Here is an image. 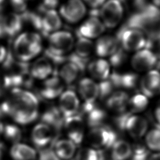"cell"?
Listing matches in <instances>:
<instances>
[{"mask_svg":"<svg viewBox=\"0 0 160 160\" xmlns=\"http://www.w3.org/2000/svg\"><path fill=\"white\" fill-rule=\"evenodd\" d=\"M127 59V54L125 51L122 48H119L109 58V64L113 67L118 68L121 66Z\"/></svg>","mask_w":160,"mask_h":160,"instance_id":"e575fe53","label":"cell"},{"mask_svg":"<svg viewBox=\"0 0 160 160\" xmlns=\"http://www.w3.org/2000/svg\"><path fill=\"white\" fill-rule=\"evenodd\" d=\"M41 35L36 32H23L17 35L12 45V55L17 60L27 62L36 58L42 51Z\"/></svg>","mask_w":160,"mask_h":160,"instance_id":"7a4b0ae2","label":"cell"},{"mask_svg":"<svg viewBox=\"0 0 160 160\" xmlns=\"http://www.w3.org/2000/svg\"><path fill=\"white\" fill-rule=\"evenodd\" d=\"M99 98L100 99H106L116 89L112 81L109 78L105 80L101 81L98 84Z\"/></svg>","mask_w":160,"mask_h":160,"instance_id":"836d02e7","label":"cell"},{"mask_svg":"<svg viewBox=\"0 0 160 160\" xmlns=\"http://www.w3.org/2000/svg\"><path fill=\"white\" fill-rule=\"evenodd\" d=\"M10 154L13 160H36L37 158L36 152L33 148L21 143L14 144Z\"/></svg>","mask_w":160,"mask_h":160,"instance_id":"4316f807","label":"cell"},{"mask_svg":"<svg viewBox=\"0 0 160 160\" xmlns=\"http://www.w3.org/2000/svg\"><path fill=\"white\" fill-rule=\"evenodd\" d=\"M75 41L73 34L68 30L60 29L54 32L48 36L45 56L53 63L60 64L73 50Z\"/></svg>","mask_w":160,"mask_h":160,"instance_id":"3957f363","label":"cell"},{"mask_svg":"<svg viewBox=\"0 0 160 160\" xmlns=\"http://www.w3.org/2000/svg\"><path fill=\"white\" fill-rule=\"evenodd\" d=\"M94 49V46L91 39L78 36L75 41L72 54L79 59L88 61Z\"/></svg>","mask_w":160,"mask_h":160,"instance_id":"d4e9b609","label":"cell"},{"mask_svg":"<svg viewBox=\"0 0 160 160\" xmlns=\"http://www.w3.org/2000/svg\"><path fill=\"white\" fill-rule=\"evenodd\" d=\"M29 0H9L13 12L22 15L28 11Z\"/></svg>","mask_w":160,"mask_h":160,"instance_id":"74e56055","label":"cell"},{"mask_svg":"<svg viewBox=\"0 0 160 160\" xmlns=\"http://www.w3.org/2000/svg\"><path fill=\"white\" fill-rule=\"evenodd\" d=\"M148 128V120L144 117L132 114L126 121L125 131L134 139H138L146 134Z\"/></svg>","mask_w":160,"mask_h":160,"instance_id":"ffe728a7","label":"cell"},{"mask_svg":"<svg viewBox=\"0 0 160 160\" xmlns=\"http://www.w3.org/2000/svg\"><path fill=\"white\" fill-rule=\"evenodd\" d=\"M145 143L149 149L160 152V126H156L146 134Z\"/></svg>","mask_w":160,"mask_h":160,"instance_id":"f546056e","label":"cell"},{"mask_svg":"<svg viewBox=\"0 0 160 160\" xmlns=\"http://www.w3.org/2000/svg\"><path fill=\"white\" fill-rule=\"evenodd\" d=\"M3 128H4V126H3L2 123V122L0 121V135L2 134Z\"/></svg>","mask_w":160,"mask_h":160,"instance_id":"f907efd6","label":"cell"},{"mask_svg":"<svg viewBox=\"0 0 160 160\" xmlns=\"http://www.w3.org/2000/svg\"><path fill=\"white\" fill-rule=\"evenodd\" d=\"M152 4L158 8H160V0H152Z\"/></svg>","mask_w":160,"mask_h":160,"instance_id":"681fc988","label":"cell"},{"mask_svg":"<svg viewBox=\"0 0 160 160\" xmlns=\"http://www.w3.org/2000/svg\"><path fill=\"white\" fill-rule=\"evenodd\" d=\"M148 102V98L144 94H136L129 99L128 111L132 114L143 111L147 108Z\"/></svg>","mask_w":160,"mask_h":160,"instance_id":"f1b7e54d","label":"cell"},{"mask_svg":"<svg viewBox=\"0 0 160 160\" xmlns=\"http://www.w3.org/2000/svg\"><path fill=\"white\" fill-rule=\"evenodd\" d=\"M8 55L6 46L0 41V64H2Z\"/></svg>","mask_w":160,"mask_h":160,"instance_id":"ee69618b","label":"cell"},{"mask_svg":"<svg viewBox=\"0 0 160 160\" xmlns=\"http://www.w3.org/2000/svg\"><path fill=\"white\" fill-rule=\"evenodd\" d=\"M124 8L122 3L119 0H108L99 9V16L105 27H116L122 18Z\"/></svg>","mask_w":160,"mask_h":160,"instance_id":"8992f818","label":"cell"},{"mask_svg":"<svg viewBox=\"0 0 160 160\" xmlns=\"http://www.w3.org/2000/svg\"><path fill=\"white\" fill-rule=\"evenodd\" d=\"M157 64V58L154 53L148 49H142L133 56L131 65L138 72L149 71Z\"/></svg>","mask_w":160,"mask_h":160,"instance_id":"4fadbf2b","label":"cell"},{"mask_svg":"<svg viewBox=\"0 0 160 160\" xmlns=\"http://www.w3.org/2000/svg\"><path fill=\"white\" fill-rule=\"evenodd\" d=\"M4 89H6L4 84V74L3 72L0 71V96L2 95Z\"/></svg>","mask_w":160,"mask_h":160,"instance_id":"bcb514c9","label":"cell"},{"mask_svg":"<svg viewBox=\"0 0 160 160\" xmlns=\"http://www.w3.org/2000/svg\"><path fill=\"white\" fill-rule=\"evenodd\" d=\"M89 144L97 149L111 148L118 140L116 132L108 126H99L91 128L88 134Z\"/></svg>","mask_w":160,"mask_h":160,"instance_id":"5b68a950","label":"cell"},{"mask_svg":"<svg viewBox=\"0 0 160 160\" xmlns=\"http://www.w3.org/2000/svg\"><path fill=\"white\" fill-rule=\"evenodd\" d=\"M119 42L116 36L106 35L100 37L94 46L96 54L100 57L111 56L119 49Z\"/></svg>","mask_w":160,"mask_h":160,"instance_id":"44dd1931","label":"cell"},{"mask_svg":"<svg viewBox=\"0 0 160 160\" xmlns=\"http://www.w3.org/2000/svg\"><path fill=\"white\" fill-rule=\"evenodd\" d=\"M8 0H0V11L4 9Z\"/></svg>","mask_w":160,"mask_h":160,"instance_id":"c3c4849f","label":"cell"},{"mask_svg":"<svg viewBox=\"0 0 160 160\" xmlns=\"http://www.w3.org/2000/svg\"><path fill=\"white\" fill-rule=\"evenodd\" d=\"M154 117L157 123L156 125L160 126V101H159L158 104L156 106V108L154 111Z\"/></svg>","mask_w":160,"mask_h":160,"instance_id":"f6af8a7d","label":"cell"},{"mask_svg":"<svg viewBox=\"0 0 160 160\" xmlns=\"http://www.w3.org/2000/svg\"><path fill=\"white\" fill-rule=\"evenodd\" d=\"M119 44L126 51H138L145 48L147 37L141 30L122 26L116 34Z\"/></svg>","mask_w":160,"mask_h":160,"instance_id":"277c9868","label":"cell"},{"mask_svg":"<svg viewBox=\"0 0 160 160\" xmlns=\"http://www.w3.org/2000/svg\"><path fill=\"white\" fill-rule=\"evenodd\" d=\"M2 134L7 140L14 144L18 143L22 138L21 130L14 124H7L4 126Z\"/></svg>","mask_w":160,"mask_h":160,"instance_id":"1f68e13d","label":"cell"},{"mask_svg":"<svg viewBox=\"0 0 160 160\" xmlns=\"http://www.w3.org/2000/svg\"><path fill=\"white\" fill-rule=\"evenodd\" d=\"M23 23L22 16L14 12L0 14V25L4 37H16L22 30Z\"/></svg>","mask_w":160,"mask_h":160,"instance_id":"30bf717a","label":"cell"},{"mask_svg":"<svg viewBox=\"0 0 160 160\" xmlns=\"http://www.w3.org/2000/svg\"><path fill=\"white\" fill-rule=\"evenodd\" d=\"M38 160H60L52 148L40 149Z\"/></svg>","mask_w":160,"mask_h":160,"instance_id":"ab89813d","label":"cell"},{"mask_svg":"<svg viewBox=\"0 0 160 160\" xmlns=\"http://www.w3.org/2000/svg\"><path fill=\"white\" fill-rule=\"evenodd\" d=\"M128 94L123 91H114L106 100L107 108L116 114L128 111L129 101Z\"/></svg>","mask_w":160,"mask_h":160,"instance_id":"7402d4cb","label":"cell"},{"mask_svg":"<svg viewBox=\"0 0 160 160\" xmlns=\"http://www.w3.org/2000/svg\"><path fill=\"white\" fill-rule=\"evenodd\" d=\"M61 66L58 71V76L62 82L68 85L72 84L79 76L83 72L78 64L69 56L61 63Z\"/></svg>","mask_w":160,"mask_h":160,"instance_id":"9a60e30c","label":"cell"},{"mask_svg":"<svg viewBox=\"0 0 160 160\" xmlns=\"http://www.w3.org/2000/svg\"><path fill=\"white\" fill-rule=\"evenodd\" d=\"M79 92L85 102H95L99 97L98 84L90 78H83L78 84Z\"/></svg>","mask_w":160,"mask_h":160,"instance_id":"603a6c76","label":"cell"},{"mask_svg":"<svg viewBox=\"0 0 160 160\" xmlns=\"http://www.w3.org/2000/svg\"><path fill=\"white\" fill-rule=\"evenodd\" d=\"M76 144L69 139H60L54 142V151L61 159H71L76 151Z\"/></svg>","mask_w":160,"mask_h":160,"instance_id":"484cf974","label":"cell"},{"mask_svg":"<svg viewBox=\"0 0 160 160\" xmlns=\"http://www.w3.org/2000/svg\"><path fill=\"white\" fill-rule=\"evenodd\" d=\"M148 160H160V152L150 155Z\"/></svg>","mask_w":160,"mask_h":160,"instance_id":"7dc6e473","label":"cell"},{"mask_svg":"<svg viewBox=\"0 0 160 160\" xmlns=\"http://www.w3.org/2000/svg\"><path fill=\"white\" fill-rule=\"evenodd\" d=\"M10 98L0 105L1 115L6 114L20 124H28L38 116L39 102L33 93L21 88H14Z\"/></svg>","mask_w":160,"mask_h":160,"instance_id":"6da1fadb","label":"cell"},{"mask_svg":"<svg viewBox=\"0 0 160 160\" xmlns=\"http://www.w3.org/2000/svg\"><path fill=\"white\" fill-rule=\"evenodd\" d=\"M114 160H128L132 154V146L126 141L117 140L110 148Z\"/></svg>","mask_w":160,"mask_h":160,"instance_id":"83f0119b","label":"cell"},{"mask_svg":"<svg viewBox=\"0 0 160 160\" xmlns=\"http://www.w3.org/2000/svg\"><path fill=\"white\" fill-rule=\"evenodd\" d=\"M86 11V4L82 0H67L60 5L58 12L62 20L74 24L83 19Z\"/></svg>","mask_w":160,"mask_h":160,"instance_id":"52a82bcc","label":"cell"},{"mask_svg":"<svg viewBox=\"0 0 160 160\" xmlns=\"http://www.w3.org/2000/svg\"><path fill=\"white\" fill-rule=\"evenodd\" d=\"M87 68L89 74L100 81L108 79L110 75V64L102 59L90 61L88 64Z\"/></svg>","mask_w":160,"mask_h":160,"instance_id":"cb8c5ba5","label":"cell"},{"mask_svg":"<svg viewBox=\"0 0 160 160\" xmlns=\"http://www.w3.org/2000/svg\"><path fill=\"white\" fill-rule=\"evenodd\" d=\"M31 139L39 149L46 148L51 142L56 141L52 129L44 123H39L34 126L31 133Z\"/></svg>","mask_w":160,"mask_h":160,"instance_id":"e0dca14e","label":"cell"},{"mask_svg":"<svg viewBox=\"0 0 160 160\" xmlns=\"http://www.w3.org/2000/svg\"><path fill=\"white\" fill-rule=\"evenodd\" d=\"M39 28L38 30L44 36L56 32L62 27V19L56 9H45L42 6L39 8Z\"/></svg>","mask_w":160,"mask_h":160,"instance_id":"ba28073f","label":"cell"},{"mask_svg":"<svg viewBox=\"0 0 160 160\" xmlns=\"http://www.w3.org/2000/svg\"><path fill=\"white\" fill-rule=\"evenodd\" d=\"M142 94L148 98L160 94V71L150 70L139 81Z\"/></svg>","mask_w":160,"mask_h":160,"instance_id":"8fae6325","label":"cell"},{"mask_svg":"<svg viewBox=\"0 0 160 160\" xmlns=\"http://www.w3.org/2000/svg\"><path fill=\"white\" fill-rule=\"evenodd\" d=\"M79 107V99L74 91L69 89L62 92L59 99V109L64 119L77 114Z\"/></svg>","mask_w":160,"mask_h":160,"instance_id":"5bb4252c","label":"cell"},{"mask_svg":"<svg viewBox=\"0 0 160 160\" xmlns=\"http://www.w3.org/2000/svg\"><path fill=\"white\" fill-rule=\"evenodd\" d=\"M53 62L46 56L37 58L29 66V74L37 79H46L55 72Z\"/></svg>","mask_w":160,"mask_h":160,"instance_id":"2e32d148","label":"cell"},{"mask_svg":"<svg viewBox=\"0 0 160 160\" xmlns=\"http://www.w3.org/2000/svg\"><path fill=\"white\" fill-rule=\"evenodd\" d=\"M75 160H98L97 152L90 148H82L76 154Z\"/></svg>","mask_w":160,"mask_h":160,"instance_id":"d590c367","label":"cell"},{"mask_svg":"<svg viewBox=\"0 0 160 160\" xmlns=\"http://www.w3.org/2000/svg\"><path fill=\"white\" fill-rule=\"evenodd\" d=\"M119 1H121L122 3H126L128 1H129L130 0H119Z\"/></svg>","mask_w":160,"mask_h":160,"instance_id":"816d5d0a","label":"cell"},{"mask_svg":"<svg viewBox=\"0 0 160 160\" xmlns=\"http://www.w3.org/2000/svg\"><path fill=\"white\" fill-rule=\"evenodd\" d=\"M140 81V80H139ZM139 76L134 72L120 73L119 79V88H122L128 89L135 88L139 84Z\"/></svg>","mask_w":160,"mask_h":160,"instance_id":"4dcf8cb0","label":"cell"},{"mask_svg":"<svg viewBox=\"0 0 160 160\" xmlns=\"http://www.w3.org/2000/svg\"><path fill=\"white\" fill-rule=\"evenodd\" d=\"M104 29L105 26L98 17L90 16L81 24L77 32L78 36L91 39L100 36Z\"/></svg>","mask_w":160,"mask_h":160,"instance_id":"7c38bea8","label":"cell"},{"mask_svg":"<svg viewBox=\"0 0 160 160\" xmlns=\"http://www.w3.org/2000/svg\"><path fill=\"white\" fill-rule=\"evenodd\" d=\"M132 146V154L131 160H148L150 156L149 149L144 144L137 142Z\"/></svg>","mask_w":160,"mask_h":160,"instance_id":"d6a6232c","label":"cell"},{"mask_svg":"<svg viewBox=\"0 0 160 160\" xmlns=\"http://www.w3.org/2000/svg\"><path fill=\"white\" fill-rule=\"evenodd\" d=\"M132 114L128 110L122 113L116 114L113 118V122L115 126L120 131H125L126 124L128 118Z\"/></svg>","mask_w":160,"mask_h":160,"instance_id":"8d00e7d4","label":"cell"},{"mask_svg":"<svg viewBox=\"0 0 160 160\" xmlns=\"http://www.w3.org/2000/svg\"><path fill=\"white\" fill-rule=\"evenodd\" d=\"M63 126L69 139L76 145L80 144L83 140L84 134L83 118L77 113L65 118Z\"/></svg>","mask_w":160,"mask_h":160,"instance_id":"9c48e42d","label":"cell"},{"mask_svg":"<svg viewBox=\"0 0 160 160\" xmlns=\"http://www.w3.org/2000/svg\"><path fill=\"white\" fill-rule=\"evenodd\" d=\"M41 119L42 123L47 124L52 129L56 141L64 121L59 108L54 106L48 108L42 114Z\"/></svg>","mask_w":160,"mask_h":160,"instance_id":"d6986e66","label":"cell"},{"mask_svg":"<svg viewBox=\"0 0 160 160\" xmlns=\"http://www.w3.org/2000/svg\"><path fill=\"white\" fill-rule=\"evenodd\" d=\"M85 4L88 5L92 9H98L106 1V0H82Z\"/></svg>","mask_w":160,"mask_h":160,"instance_id":"7bdbcfd3","label":"cell"},{"mask_svg":"<svg viewBox=\"0 0 160 160\" xmlns=\"http://www.w3.org/2000/svg\"><path fill=\"white\" fill-rule=\"evenodd\" d=\"M63 89L64 82L56 73H54L43 82L39 93L41 96L46 99H52L61 95Z\"/></svg>","mask_w":160,"mask_h":160,"instance_id":"ac0fdd59","label":"cell"},{"mask_svg":"<svg viewBox=\"0 0 160 160\" xmlns=\"http://www.w3.org/2000/svg\"><path fill=\"white\" fill-rule=\"evenodd\" d=\"M98 154V160H114L110 148H104L99 149L98 152H97Z\"/></svg>","mask_w":160,"mask_h":160,"instance_id":"60d3db41","label":"cell"},{"mask_svg":"<svg viewBox=\"0 0 160 160\" xmlns=\"http://www.w3.org/2000/svg\"><path fill=\"white\" fill-rule=\"evenodd\" d=\"M145 48L152 51L157 59H160V37L147 38Z\"/></svg>","mask_w":160,"mask_h":160,"instance_id":"f35d334b","label":"cell"},{"mask_svg":"<svg viewBox=\"0 0 160 160\" xmlns=\"http://www.w3.org/2000/svg\"><path fill=\"white\" fill-rule=\"evenodd\" d=\"M61 0H42L41 6L45 9H56L59 5Z\"/></svg>","mask_w":160,"mask_h":160,"instance_id":"b9f144b4","label":"cell"}]
</instances>
